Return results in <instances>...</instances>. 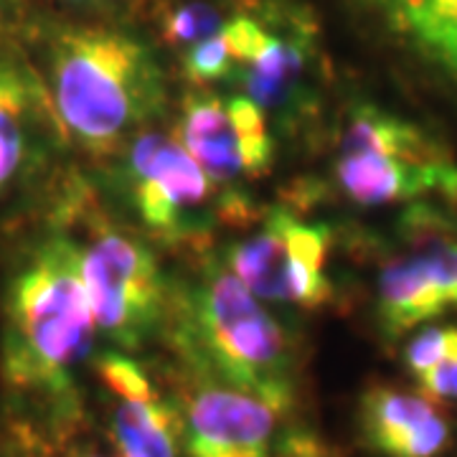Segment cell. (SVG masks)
I'll return each mask as SVG.
<instances>
[{
	"instance_id": "cell-1",
	"label": "cell",
	"mask_w": 457,
	"mask_h": 457,
	"mask_svg": "<svg viewBox=\"0 0 457 457\" xmlns=\"http://www.w3.org/2000/svg\"><path fill=\"white\" fill-rule=\"evenodd\" d=\"M97 338L77 242L54 213L44 231L18 249L3 290V422L51 453L82 435L84 374Z\"/></svg>"
},
{
	"instance_id": "cell-2",
	"label": "cell",
	"mask_w": 457,
	"mask_h": 457,
	"mask_svg": "<svg viewBox=\"0 0 457 457\" xmlns=\"http://www.w3.org/2000/svg\"><path fill=\"white\" fill-rule=\"evenodd\" d=\"M69 147L107 158L163 110V71L135 18L59 13L36 3L18 33Z\"/></svg>"
},
{
	"instance_id": "cell-3",
	"label": "cell",
	"mask_w": 457,
	"mask_h": 457,
	"mask_svg": "<svg viewBox=\"0 0 457 457\" xmlns=\"http://www.w3.org/2000/svg\"><path fill=\"white\" fill-rule=\"evenodd\" d=\"M165 330L180 369L262 396L285 414L297 399L300 361L293 338L264 300L219 262L170 295Z\"/></svg>"
},
{
	"instance_id": "cell-4",
	"label": "cell",
	"mask_w": 457,
	"mask_h": 457,
	"mask_svg": "<svg viewBox=\"0 0 457 457\" xmlns=\"http://www.w3.org/2000/svg\"><path fill=\"white\" fill-rule=\"evenodd\" d=\"M333 179L363 209H457L455 155L422 125L371 102L345 112L333 150Z\"/></svg>"
},
{
	"instance_id": "cell-5",
	"label": "cell",
	"mask_w": 457,
	"mask_h": 457,
	"mask_svg": "<svg viewBox=\"0 0 457 457\" xmlns=\"http://www.w3.org/2000/svg\"><path fill=\"white\" fill-rule=\"evenodd\" d=\"M54 213L71 231L97 333L110 348L137 353L168 320L161 267L140 237L102 216L74 188L56 201Z\"/></svg>"
},
{
	"instance_id": "cell-6",
	"label": "cell",
	"mask_w": 457,
	"mask_h": 457,
	"mask_svg": "<svg viewBox=\"0 0 457 457\" xmlns=\"http://www.w3.org/2000/svg\"><path fill=\"white\" fill-rule=\"evenodd\" d=\"M414 234L381 264L374 290V315L386 338L457 312V228L435 206L411 212Z\"/></svg>"
},
{
	"instance_id": "cell-7",
	"label": "cell",
	"mask_w": 457,
	"mask_h": 457,
	"mask_svg": "<svg viewBox=\"0 0 457 457\" xmlns=\"http://www.w3.org/2000/svg\"><path fill=\"white\" fill-rule=\"evenodd\" d=\"M69 147L21 38H0V206L33 194Z\"/></svg>"
},
{
	"instance_id": "cell-8",
	"label": "cell",
	"mask_w": 457,
	"mask_h": 457,
	"mask_svg": "<svg viewBox=\"0 0 457 457\" xmlns=\"http://www.w3.org/2000/svg\"><path fill=\"white\" fill-rule=\"evenodd\" d=\"M328 249L326 227L272 209L260 227L228 246L227 267L264 303L315 311L330 297Z\"/></svg>"
},
{
	"instance_id": "cell-9",
	"label": "cell",
	"mask_w": 457,
	"mask_h": 457,
	"mask_svg": "<svg viewBox=\"0 0 457 457\" xmlns=\"http://www.w3.org/2000/svg\"><path fill=\"white\" fill-rule=\"evenodd\" d=\"M122 150V183L140 224L163 239H188L201 234L213 180L179 137L140 130Z\"/></svg>"
},
{
	"instance_id": "cell-10",
	"label": "cell",
	"mask_w": 457,
	"mask_h": 457,
	"mask_svg": "<svg viewBox=\"0 0 457 457\" xmlns=\"http://www.w3.org/2000/svg\"><path fill=\"white\" fill-rule=\"evenodd\" d=\"M356 31L457 102V0H326Z\"/></svg>"
},
{
	"instance_id": "cell-11",
	"label": "cell",
	"mask_w": 457,
	"mask_h": 457,
	"mask_svg": "<svg viewBox=\"0 0 457 457\" xmlns=\"http://www.w3.org/2000/svg\"><path fill=\"white\" fill-rule=\"evenodd\" d=\"M180 457H272L287 414L262 396L183 369Z\"/></svg>"
},
{
	"instance_id": "cell-12",
	"label": "cell",
	"mask_w": 457,
	"mask_h": 457,
	"mask_svg": "<svg viewBox=\"0 0 457 457\" xmlns=\"http://www.w3.org/2000/svg\"><path fill=\"white\" fill-rule=\"evenodd\" d=\"M267 36L260 54L237 69L245 95L264 114L303 117L308 77L320 62V18L311 0H260Z\"/></svg>"
},
{
	"instance_id": "cell-13",
	"label": "cell",
	"mask_w": 457,
	"mask_h": 457,
	"mask_svg": "<svg viewBox=\"0 0 457 457\" xmlns=\"http://www.w3.org/2000/svg\"><path fill=\"white\" fill-rule=\"evenodd\" d=\"M95 378L107 394L104 435L117 455L180 457L179 399L165 396L130 353L102 351Z\"/></svg>"
},
{
	"instance_id": "cell-14",
	"label": "cell",
	"mask_w": 457,
	"mask_h": 457,
	"mask_svg": "<svg viewBox=\"0 0 457 457\" xmlns=\"http://www.w3.org/2000/svg\"><path fill=\"white\" fill-rule=\"evenodd\" d=\"M359 437L381 457H440L453 442V425L420 386L374 384L361 394Z\"/></svg>"
},
{
	"instance_id": "cell-15",
	"label": "cell",
	"mask_w": 457,
	"mask_h": 457,
	"mask_svg": "<svg viewBox=\"0 0 457 457\" xmlns=\"http://www.w3.org/2000/svg\"><path fill=\"white\" fill-rule=\"evenodd\" d=\"M176 137L213 180V186H228L246 176L239 132L228 114V104L216 95L196 92L183 99Z\"/></svg>"
},
{
	"instance_id": "cell-16",
	"label": "cell",
	"mask_w": 457,
	"mask_h": 457,
	"mask_svg": "<svg viewBox=\"0 0 457 457\" xmlns=\"http://www.w3.org/2000/svg\"><path fill=\"white\" fill-rule=\"evenodd\" d=\"M228 114L237 125L239 140H242V155H245L246 176H262L270 170L272 158H275V143L267 128V114L257 102L242 95V97H231L227 102Z\"/></svg>"
},
{
	"instance_id": "cell-17",
	"label": "cell",
	"mask_w": 457,
	"mask_h": 457,
	"mask_svg": "<svg viewBox=\"0 0 457 457\" xmlns=\"http://www.w3.org/2000/svg\"><path fill=\"white\" fill-rule=\"evenodd\" d=\"M180 69H183V77L194 87L234 79V74H237V64L228 54L227 41L221 33H216L191 49L180 51Z\"/></svg>"
},
{
	"instance_id": "cell-18",
	"label": "cell",
	"mask_w": 457,
	"mask_h": 457,
	"mask_svg": "<svg viewBox=\"0 0 457 457\" xmlns=\"http://www.w3.org/2000/svg\"><path fill=\"white\" fill-rule=\"evenodd\" d=\"M457 341V323H447V326H427L417 328V333L409 338L404 345V366L407 371L414 376V381L427 371H432L440 363Z\"/></svg>"
},
{
	"instance_id": "cell-19",
	"label": "cell",
	"mask_w": 457,
	"mask_h": 457,
	"mask_svg": "<svg viewBox=\"0 0 457 457\" xmlns=\"http://www.w3.org/2000/svg\"><path fill=\"white\" fill-rule=\"evenodd\" d=\"M272 457H343L320 435L303 427H285Z\"/></svg>"
},
{
	"instance_id": "cell-20",
	"label": "cell",
	"mask_w": 457,
	"mask_h": 457,
	"mask_svg": "<svg viewBox=\"0 0 457 457\" xmlns=\"http://www.w3.org/2000/svg\"><path fill=\"white\" fill-rule=\"evenodd\" d=\"M59 13L92 18H132L140 0H41Z\"/></svg>"
},
{
	"instance_id": "cell-21",
	"label": "cell",
	"mask_w": 457,
	"mask_h": 457,
	"mask_svg": "<svg viewBox=\"0 0 457 457\" xmlns=\"http://www.w3.org/2000/svg\"><path fill=\"white\" fill-rule=\"evenodd\" d=\"M417 386L437 402H457V341L445 359L417 378Z\"/></svg>"
},
{
	"instance_id": "cell-22",
	"label": "cell",
	"mask_w": 457,
	"mask_h": 457,
	"mask_svg": "<svg viewBox=\"0 0 457 457\" xmlns=\"http://www.w3.org/2000/svg\"><path fill=\"white\" fill-rule=\"evenodd\" d=\"M0 457H54L46 445L0 420Z\"/></svg>"
},
{
	"instance_id": "cell-23",
	"label": "cell",
	"mask_w": 457,
	"mask_h": 457,
	"mask_svg": "<svg viewBox=\"0 0 457 457\" xmlns=\"http://www.w3.org/2000/svg\"><path fill=\"white\" fill-rule=\"evenodd\" d=\"M36 0H0V38H16Z\"/></svg>"
},
{
	"instance_id": "cell-24",
	"label": "cell",
	"mask_w": 457,
	"mask_h": 457,
	"mask_svg": "<svg viewBox=\"0 0 457 457\" xmlns=\"http://www.w3.org/2000/svg\"><path fill=\"white\" fill-rule=\"evenodd\" d=\"M54 457H120L114 453L112 447L110 450H104V447H99L95 442H87L82 440V435H77L74 440H69L64 447H59Z\"/></svg>"
},
{
	"instance_id": "cell-25",
	"label": "cell",
	"mask_w": 457,
	"mask_h": 457,
	"mask_svg": "<svg viewBox=\"0 0 457 457\" xmlns=\"http://www.w3.org/2000/svg\"><path fill=\"white\" fill-rule=\"evenodd\" d=\"M36 3H38V0H36Z\"/></svg>"
}]
</instances>
